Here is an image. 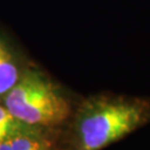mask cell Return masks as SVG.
I'll return each mask as SVG.
<instances>
[{
  "label": "cell",
  "mask_w": 150,
  "mask_h": 150,
  "mask_svg": "<svg viewBox=\"0 0 150 150\" xmlns=\"http://www.w3.org/2000/svg\"><path fill=\"white\" fill-rule=\"evenodd\" d=\"M150 123V100L97 95L80 101L64 128L61 150H102Z\"/></svg>",
  "instance_id": "1"
},
{
  "label": "cell",
  "mask_w": 150,
  "mask_h": 150,
  "mask_svg": "<svg viewBox=\"0 0 150 150\" xmlns=\"http://www.w3.org/2000/svg\"><path fill=\"white\" fill-rule=\"evenodd\" d=\"M5 107L29 126L59 131L69 122L77 106L43 74L28 70L6 93Z\"/></svg>",
  "instance_id": "2"
},
{
  "label": "cell",
  "mask_w": 150,
  "mask_h": 150,
  "mask_svg": "<svg viewBox=\"0 0 150 150\" xmlns=\"http://www.w3.org/2000/svg\"><path fill=\"white\" fill-rule=\"evenodd\" d=\"M20 76V70L13 54L0 38V96L10 90Z\"/></svg>",
  "instance_id": "3"
},
{
  "label": "cell",
  "mask_w": 150,
  "mask_h": 150,
  "mask_svg": "<svg viewBox=\"0 0 150 150\" xmlns=\"http://www.w3.org/2000/svg\"><path fill=\"white\" fill-rule=\"evenodd\" d=\"M41 131H50V130L32 127L27 123L22 122L15 118L8 111L7 108L0 106V144L5 140L10 139L16 136L36 134V132H41Z\"/></svg>",
  "instance_id": "4"
}]
</instances>
